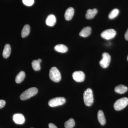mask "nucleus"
Masks as SVG:
<instances>
[{
    "label": "nucleus",
    "mask_w": 128,
    "mask_h": 128,
    "mask_svg": "<svg viewBox=\"0 0 128 128\" xmlns=\"http://www.w3.org/2000/svg\"><path fill=\"white\" fill-rule=\"evenodd\" d=\"M128 104V98L124 97L117 100L114 103V107L116 111H120L124 108Z\"/></svg>",
    "instance_id": "nucleus-4"
},
{
    "label": "nucleus",
    "mask_w": 128,
    "mask_h": 128,
    "mask_svg": "<svg viewBox=\"0 0 128 128\" xmlns=\"http://www.w3.org/2000/svg\"><path fill=\"white\" fill-rule=\"evenodd\" d=\"M25 77V72L23 71H21L16 76V82L17 83H20L23 81Z\"/></svg>",
    "instance_id": "nucleus-19"
},
{
    "label": "nucleus",
    "mask_w": 128,
    "mask_h": 128,
    "mask_svg": "<svg viewBox=\"0 0 128 128\" xmlns=\"http://www.w3.org/2000/svg\"><path fill=\"white\" fill-rule=\"evenodd\" d=\"M13 120L14 122L17 124H23L25 122L24 116L22 114H16L13 116Z\"/></svg>",
    "instance_id": "nucleus-9"
},
{
    "label": "nucleus",
    "mask_w": 128,
    "mask_h": 128,
    "mask_svg": "<svg viewBox=\"0 0 128 128\" xmlns=\"http://www.w3.org/2000/svg\"><path fill=\"white\" fill-rule=\"evenodd\" d=\"M38 91V90L36 88H31L26 90L21 94L20 96V98L22 100H27L36 95Z\"/></svg>",
    "instance_id": "nucleus-2"
},
{
    "label": "nucleus",
    "mask_w": 128,
    "mask_h": 128,
    "mask_svg": "<svg viewBox=\"0 0 128 128\" xmlns=\"http://www.w3.org/2000/svg\"><path fill=\"white\" fill-rule=\"evenodd\" d=\"M50 78L54 82H58L61 79L60 73L56 67H52L50 69L49 72Z\"/></svg>",
    "instance_id": "nucleus-3"
},
{
    "label": "nucleus",
    "mask_w": 128,
    "mask_h": 128,
    "mask_svg": "<svg viewBox=\"0 0 128 128\" xmlns=\"http://www.w3.org/2000/svg\"><path fill=\"white\" fill-rule=\"evenodd\" d=\"M92 28L88 26L84 28L81 31L79 34V35L80 36L83 38H86L89 36L91 33Z\"/></svg>",
    "instance_id": "nucleus-12"
},
{
    "label": "nucleus",
    "mask_w": 128,
    "mask_h": 128,
    "mask_svg": "<svg viewBox=\"0 0 128 128\" xmlns=\"http://www.w3.org/2000/svg\"><path fill=\"white\" fill-rule=\"evenodd\" d=\"M127 59H128V58H127Z\"/></svg>",
    "instance_id": "nucleus-28"
},
{
    "label": "nucleus",
    "mask_w": 128,
    "mask_h": 128,
    "mask_svg": "<svg viewBox=\"0 0 128 128\" xmlns=\"http://www.w3.org/2000/svg\"><path fill=\"white\" fill-rule=\"evenodd\" d=\"M56 18L55 16L53 14L49 15L46 18V25L49 26H53L56 23Z\"/></svg>",
    "instance_id": "nucleus-10"
},
{
    "label": "nucleus",
    "mask_w": 128,
    "mask_h": 128,
    "mask_svg": "<svg viewBox=\"0 0 128 128\" xmlns=\"http://www.w3.org/2000/svg\"><path fill=\"white\" fill-rule=\"evenodd\" d=\"M128 88L127 86L123 85H119L117 86L114 88V91L118 94H123L128 91Z\"/></svg>",
    "instance_id": "nucleus-15"
},
{
    "label": "nucleus",
    "mask_w": 128,
    "mask_h": 128,
    "mask_svg": "<svg viewBox=\"0 0 128 128\" xmlns=\"http://www.w3.org/2000/svg\"><path fill=\"white\" fill-rule=\"evenodd\" d=\"M124 38L126 40L128 41V28L124 34Z\"/></svg>",
    "instance_id": "nucleus-26"
},
{
    "label": "nucleus",
    "mask_w": 128,
    "mask_h": 128,
    "mask_svg": "<svg viewBox=\"0 0 128 128\" xmlns=\"http://www.w3.org/2000/svg\"><path fill=\"white\" fill-rule=\"evenodd\" d=\"M74 11L73 8L70 7L68 8L65 12L64 18L66 20H70L74 16Z\"/></svg>",
    "instance_id": "nucleus-11"
},
{
    "label": "nucleus",
    "mask_w": 128,
    "mask_h": 128,
    "mask_svg": "<svg viewBox=\"0 0 128 128\" xmlns=\"http://www.w3.org/2000/svg\"></svg>",
    "instance_id": "nucleus-29"
},
{
    "label": "nucleus",
    "mask_w": 128,
    "mask_h": 128,
    "mask_svg": "<svg viewBox=\"0 0 128 128\" xmlns=\"http://www.w3.org/2000/svg\"><path fill=\"white\" fill-rule=\"evenodd\" d=\"M32 66L33 69L35 71H38L40 70V63L37 60H34L32 62Z\"/></svg>",
    "instance_id": "nucleus-21"
},
{
    "label": "nucleus",
    "mask_w": 128,
    "mask_h": 128,
    "mask_svg": "<svg viewBox=\"0 0 128 128\" xmlns=\"http://www.w3.org/2000/svg\"><path fill=\"white\" fill-rule=\"evenodd\" d=\"M73 80L77 82H81L85 80V75L84 72L81 71H76L72 74Z\"/></svg>",
    "instance_id": "nucleus-8"
},
{
    "label": "nucleus",
    "mask_w": 128,
    "mask_h": 128,
    "mask_svg": "<svg viewBox=\"0 0 128 128\" xmlns=\"http://www.w3.org/2000/svg\"><path fill=\"white\" fill-rule=\"evenodd\" d=\"M22 2L27 6H31L34 3V0H22Z\"/></svg>",
    "instance_id": "nucleus-23"
},
{
    "label": "nucleus",
    "mask_w": 128,
    "mask_h": 128,
    "mask_svg": "<svg viewBox=\"0 0 128 128\" xmlns=\"http://www.w3.org/2000/svg\"><path fill=\"white\" fill-rule=\"evenodd\" d=\"M11 51V48L9 44H6L5 45L3 52L2 56L4 58H7L10 56Z\"/></svg>",
    "instance_id": "nucleus-14"
},
{
    "label": "nucleus",
    "mask_w": 128,
    "mask_h": 128,
    "mask_svg": "<svg viewBox=\"0 0 128 128\" xmlns=\"http://www.w3.org/2000/svg\"><path fill=\"white\" fill-rule=\"evenodd\" d=\"M83 99L86 106H90L92 105L94 102V97L92 89L88 88L85 91L83 94Z\"/></svg>",
    "instance_id": "nucleus-1"
},
{
    "label": "nucleus",
    "mask_w": 128,
    "mask_h": 128,
    "mask_svg": "<svg viewBox=\"0 0 128 128\" xmlns=\"http://www.w3.org/2000/svg\"><path fill=\"white\" fill-rule=\"evenodd\" d=\"M30 31V26L28 25H24L22 31V38H24L26 37L29 34Z\"/></svg>",
    "instance_id": "nucleus-18"
},
{
    "label": "nucleus",
    "mask_w": 128,
    "mask_h": 128,
    "mask_svg": "<svg viewBox=\"0 0 128 128\" xmlns=\"http://www.w3.org/2000/svg\"><path fill=\"white\" fill-rule=\"evenodd\" d=\"M49 128H57L55 124L52 123H50L48 124Z\"/></svg>",
    "instance_id": "nucleus-25"
},
{
    "label": "nucleus",
    "mask_w": 128,
    "mask_h": 128,
    "mask_svg": "<svg viewBox=\"0 0 128 128\" xmlns=\"http://www.w3.org/2000/svg\"><path fill=\"white\" fill-rule=\"evenodd\" d=\"M98 118L101 125H104L106 124V119L104 113L102 110H100L98 113Z\"/></svg>",
    "instance_id": "nucleus-16"
},
{
    "label": "nucleus",
    "mask_w": 128,
    "mask_h": 128,
    "mask_svg": "<svg viewBox=\"0 0 128 128\" xmlns=\"http://www.w3.org/2000/svg\"><path fill=\"white\" fill-rule=\"evenodd\" d=\"M66 102L65 98L62 97H58L52 98L49 101V106L51 107L57 106L64 104Z\"/></svg>",
    "instance_id": "nucleus-5"
},
{
    "label": "nucleus",
    "mask_w": 128,
    "mask_h": 128,
    "mask_svg": "<svg viewBox=\"0 0 128 128\" xmlns=\"http://www.w3.org/2000/svg\"><path fill=\"white\" fill-rule=\"evenodd\" d=\"M75 125L74 120L73 118H70L68 121H66L64 123V127L65 128H73Z\"/></svg>",
    "instance_id": "nucleus-20"
},
{
    "label": "nucleus",
    "mask_w": 128,
    "mask_h": 128,
    "mask_svg": "<svg viewBox=\"0 0 128 128\" xmlns=\"http://www.w3.org/2000/svg\"><path fill=\"white\" fill-rule=\"evenodd\" d=\"M116 32L113 29H108L104 30L101 33V36L102 38L106 40L112 39L116 36Z\"/></svg>",
    "instance_id": "nucleus-6"
},
{
    "label": "nucleus",
    "mask_w": 128,
    "mask_h": 128,
    "mask_svg": "<svg viewBox=\"0 0 128 128\" xmlns=\"http://www.w3.org/2000/svg\"><path fill=\"white\" fill-rule=\"evenodd\" d=\"M111 56L107 53H104L102 54V59L100 60L99 64L104 68L108 67L111 61Z\"/></svg>",
    "instance_id": "nucleus-7"
},
{
    "label": "nucleus",
    "mask_w": 128,
    "mask_h": 128,
    "mask_svg": "<svg viewBox=\"0 0 128 128\" xmlns=\"http://www.w3.org/2000/svg\"><path fill=\"white\" fill-rule=\"evenodd\" d=\"M54 50L57 52L60 53H66L68 51V48L63 44H58L54 47Z\"/></svg>",
    "instance_id": "nucleus-17"
},
{
    "label": "nucleus",
    "mask_w": 128,
    "mask_h": 128,
    "mask_svg": "<svg viewBox=\"0 0 128 128\" xmlns=\"http://www.w3.org/2000/svg\"><path fill=\"white\" fill-rule=\"evenodd\" d=\"M6 104V102L5 101L3 100H0V109L4 107Z\"/></svg>",
    "instance_id": "nucleus-24"
},
{
    "label": "nucleus",
    "mask_w": 128,
    "mask_h": 128,
    "mask_svg": "<svg viewBox=\"0 0 128 128\" xmlns=\"http://www.w3.org/2000/svg\"><path fill=\"white\" fill-rule=\"evenodd\" d=\"M119 11L118 9H114L112 10L108 15V18L110 19H112L115 18L119 14Z\"/></svg>",
    "instance_id": "nucleus-22"
},
{
    "label": "nucleus",
    "mask_w": 128,
    "mask_h": 128,
    "mask_svg": "<svg viewBox=\"0 0 128 128\" xmlns=\"http://www.w3.org/2000/svg\"><path fill=\"white\" fill-rule=\"evenodd\" d=\"M37 60H38V61L39 63H41V61H42V60H41L40 59H38Z\"/></svg>",
    "instance_id": "nucleus-27"
},
{
    "label": "nucleus",
    "mask_w": 128,
    "mask_h": 128,
    "mask_svg": "<svg viewBox=\"0 0 128 128\" xmlns=\"http://www.w3.org/2000/svg\"><path fill=\"white\" fill-rule=\"evenodd\" d=\"M98 10L96 9H88L86 11V18L87 19H92L94 18Z\"/></svg>",
    "instance_id": "nucleus-13"
}]
</instances>
